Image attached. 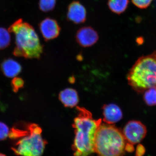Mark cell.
<instances>
[{
  "instance_id": "ffe728a7",
  "label": "cell",
  "mask_w": 156,
  "mask_h": 156,
  "mask_svg": "<svg viewBox=\"0 0 156 156\" xmlns=\"http://www.w3.org/2000/svg\"><path fill=\"white\" fill-rule=\"evenodd\" d=\"M145 152V149L141 144H139L136 147L135 156H143Z\"/></svg>"
},
{
  "instance_id": "8992f818",
  "label": "cell",
  "mask_w": 156,
  "mask_h": 156,
  "mask_svg": "<svg viewBox=\"0 0 156 156\" xmlns=\"http://www.w3.org/2000/svg\"><path fill=\"white\" fill-rule=\"evenodd\" d=\"M122 133L126 141L133 145L142 141L146 136L147 129L140 121L132 120L127 123Z\"/></svg>"
},
{
  "instance_id": "ba28073f",
  "label": "cell",
  "mask_w": 156,
  "mask_h": 156,
  "mask_svg": "<svg viewBox=\"0 0 156 156\" xmlns=\"http://www.w3.org/2000/svg\"><path fill=\"white\" fill-rule=\"evenodd\" d=\"M98 34L91 27H82L76 34V41L79 45L84 48L94 45L98 41Z\"/></svg>"
},
{
  "instance_id": "277c9868",
  "label": "cell",
  "mask_w": 156,
  "mask_h": 156,
  "mask_svg": "<svg viewBox=\"0 0 156 156\" xmlns=\"http://www.w3.org/2000/svg\"><path fill=\"white\" fill-rule=\"evenodd\" d=\"M126 142L119 129L110 124H101L95 135L94 151L98 156H124Z\"/></svg>"
},
{
  "instance_id": "30bf717a",
  "label": "cell",
  "mask_w": 156,
  "mask_h": 156,
  "mask_svg": "<svg viewBox=\"0 0 156 156\" xmlns=\"http://www.w3.org/2000/svg\"><path fill=\"white\" fill-rule=\"evenodd\" d=\"M103 115V121L106 124L111 125L122 119L123 114L118 105L111 104L104 107Z\"/></svg>"
},
{
  "instance_id": "5bb4252c",
  "label": "cell",
  "mask_w": 156,
  "mask_h": 156,
  "mask_svg": "<svg viewBox=\"0 0 156 156\" xmlns=\"http://www.w3.org/2000/svg\"><path fill=\"white\" fill-rule=\"evenodd\" d=\"M144 102L149 106L156 105V87H152L144 92Z\"/></svg>"
},
{
  "instance_id": "52a82bcc",
  "label": "cell",
  "mask_w": 156,
  "mask_h": 156,
  "mask_svg": "<svg viewBox=\"0 0 156 156\" xmlns=\"http://www.w3.org/2000/svg\"><path fill=\"white\" fill-rule=\"evenodd\" d=\"M39 27L43 38L46 41L57 38L61 30L57 21L50 17L43 20L39 23Z\"/></svg>"
},
{
  "instance_id": "9c48e42d",
  "label": "cell",
  "mask_w": 156,
  "mask_h": 156,
  "mask_svg": "<svg viewBox=\"0 0 156 156\" xmlns=\"http://www.w3.org/2000/svg\"><path fill=\"white\" fill-rule=\"evenodd\" d=\"M87 14L84 6L78 1H73L68 8L67 18L75 24H80L86 21Z\"/></svg>"
},
{
  "instance_id": "6da1fadb",
  "label": "cell",
  "mask_w": 156,
  "mask_h": 156,
  "mask_svg": "<svg viewBox=\"0 0 156 156\" xmlns=\"http://www.w3.org/2000/svg\"><path fill=\"white\" fill-rule=\"evenodd\" d=\"M77 109L79 114L73 126L75 129L74 156H88L95 153V135L101 119H94L91 113L83 108L77 107Z\"/></svg>"
},
{
  "instance_id": "7c38bea8",
  "label": "cell",
  "mask_w": 156,
  "mask_h": 156,
  "mask_svg": "<svg viewBox=\"0 0 156 156\" xmlns=\"http://www.w3.org/2000/svg\"><path fill=\"white\" fill-rule=\"evenodd\" d=\"M59 99L67 107L75 106L79 101L77 92L72 89H66L62 91L59 95Z\"/></svg>"
},
{
  "instance_id": "d6986e66",
  "label": "cell",
  "mask_w": 156,
  "mask_h": 156,
  "mask_svg": "<svg viewBox=\"0 0 156 156\" xmlns=\"http://www.w3.org/2000/svg\"><path fill=\"white\" fill-rule=\"evenodd\" d=\"M152 0H132V2L136 7L141 9L147 8Z\"/></svg>"
},
{
  "instance_id": "ac0fdd59",
  "label": "cell",
  "mask_w": 156,
  "mask_h": 156,
  "mask_svg": "<svg viewBox=\"0 0 156 156\" xmlns=\"http://www.w3.org/2000/svg\"><path fill=\"white\" fill-rule=\"evenodd\" d=\"M9 132L8 126L5 123L0 122V140H5L9 136Z\"/></svg>"
},
{
  "instance_id": "e0dca14e",
  "label": "cell",
  "mask_w": 156,
  "mask_h": 156,
  "mask_svg": "<svg viewBox=\"0 0 156 156\" xmlns=\"http://www.w3.org/2000/svg\"><path fill=\"white\" fill-rule=\"evenodd\" d=\"M24 82L22 79L20 77H15L11 81V86L13 91L17 92L20 89L24 86Z\"/></svg>"
},
{
  "instance_id": "9a60e30c",
  "label": "cell",
  "mask_w": 156,
  "mask_h": 156,
  "mask_svg": "<svg viewBox=\"0 0 156 156\" xmlns=\"http://www.w3.org/2000/svg\"><path fill=\"white\" fill-rule=\"evenodd\" d=\"M11 37L9 31L0 27V50L8 48L11 43Z\"/></svg>"
},
{
  "instance_id": "44dd1931",
  "label": "cell",
  "mask_w": 156,
  "mask_h": 156,
  "mask_svg": "<svg viewBox=\"0 0 156 156\" xmlns=\"http://www.w3.org/2000/svg\"><path fill=\"white\" fill-rule=\"evenodd\" d=\"M0 156H6L4 154H3L0 153Z\"/></svg>"
},
{
  "instance_id": "4fadbf2b",
  "label": "cell",
  "mask_w": 156,
  "mask_h": 156,
  "mask_svg": "<svg viewBox=\"0 0 156 156\" xmlns=\"http://www.w3.org/2000/svg\"><path fill=\"white\" fill-rule=\"evenodd\" d=\"M129 0H108V5L110 10L118 14H122L128 8Z\"/></svg>"
},
{
  "instance_id": "8fae6325",
  "label": "cell",
  "mask_w": 156,
  "mask_h": 156,
  "mask_svg": "<svg viewBox=\"0 0 156 156\" xmlns=\"http://www.w3.org/2000/svg\"><path fill=\"white\" fill-rule=\"evenodd\" d=\"M1 69L6 76L13 78L21 71V65L12 58L5 59L1 64Z\"/></svg>"
},
{
  "instance_id": "5b68a950",
  "label": "cell",
  "mask_w": 156,
  "mask_h": 156,
  "mask_svg": "<svg viewBox=\"0 0 156 156\" xmlns=\"http://www.w3.org/2000/svg\"><path fill=\"white\" fill-rule=\"evenodd\" d=\"M28 133L19 138L11 149L18 156H41L47 144L42 137L41 128L37 124L28 123Z\"/></svg>"
},
{
  "instance_id": "2e32d148",
  "label": "cell",
  "mask_w": 156,
  "mask_h": 156,
  "mask_svg": "<svg viewBox=\"0 0 156 156\" xmlns=\"http://www.w3.org/2000/svg\"><path fill=\"white\" fill-rule=\"evenodd\" d=\"M56 2V0H39V8L43 12H50L54 9Z\"/></svg>"
},
{
  "instance_id": "3957f363",
  "label": "cell",
  "mask_w": 156,
  "mask_h": 156,
  "mask_svg": "<svg viewBox=\"0 0 156 156\" xmlns=\"http://www.w3.org/2000/svg\"><path fill=\"white\" fill-rule=\"evenodd\" d=\"M128 84L138 94L156 87V51L140 57L127 76Z\"/></svg>"
},
{
  "instance_id": "7a4b0ae2",
  "label": "cell",
  "mask_w": 156,
  "mask_h": 156,
  "mask_svg": "<svg viewBox=\"0 0 156 156\" xmlns=\"http://www.w3.org/2000/svg\"><path fill=\"white\" fill-rule=\"evenodd\" d=\"M9 32L14 34L15 48L13 54L26 58H38L43 52V47L34 27L19 19L10 26Z\"/></svg>"
}]
</instances>
